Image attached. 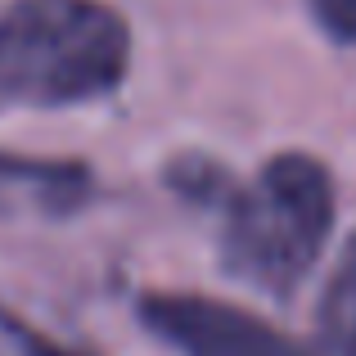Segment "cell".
Masks as SVG:
<instances>
[{
	"label": "cell",
	"mask_w": 356,
	"mask_h": 356,
	"mask_svg": "<svg viewBox=\"0 0 356 356\" xmlns=\"http://www.w3.org/2000/svg\"><path fill=\"white\" fill-rule=\"evenodd\" d=\"M185 194L221 212V261L270 298H289L316 270L334 230V181L312 154H275L252 181H226L212 167L176 172Z\"/></svg>",
	"instance_id": "1"
},
{
	"label": "cell",
	"mask_w": 356,
	"mask_h": 356,
	"mask_svg": "<svg viewBox=\"0 0 356 356\" xmlns=\"http://www.w3.org/2000/svg\"><path fill=\"white\" fill-rule=\"evenodd\" d=\"M131 68V32L104 0H14L0 14V113L104 99Z\"/></svg>",
	"instance_id": "2"
},
{
	"label": "cell",
	"mask_w": 356,
	"mask_h": 356,
	"mask_svg": "<svg viewBox=\"0 0 356 356\" xmlns=\"http://www.w3.org/2000/svg\"><path fill=\"white\" fill-rule=\"evenodd\" d=\"M140 321L176 356H316L270 321L203 293H145Z\"/></svg>",
	"instance_id": "3"
},
{
	"label": "cell",
	"mask_w": 356,
	"mask_h": 356,
	"mask_svg": "<svg viewBox=\"0 0 356 356\" xmlns=\"http://www.w3.org/2000/svg\"><path fill=\"white\" fill-rule=\"evenodd\" d=\"M95 190V176L81 163L0 154V217H72Z\"/></svg>",
	"instance_id": "4"
},
{
	"label": "cell",
	"mask_w": 356,
	"mask_h": 356,
	"mask_svg": "<svg viewBox=\"0 0 356 356\" xmlns=\"http://www.w3.org/2000/svg\"><path fill=\"white\" fill-rule=\"evenodd\" d=\"M321 334L330 356H356V239L343 248L321 298Z\"/></svg>",
	"instance_id": "5"
},
{
	"label": "cell",
	"mask_w": 356,
	"mask_h": 356,
	"mask_svg": "<svg viewBox=\"0 0 356 356\" xmlns=\"http://www.w3.org/2000/svg\"><path fill=\"white\" fill-rule=\"evenodd\" d=\"M316 23L343 45H356V0H307Z\"/></svg>",
	"instance_id": "6"
}]
</instances>
